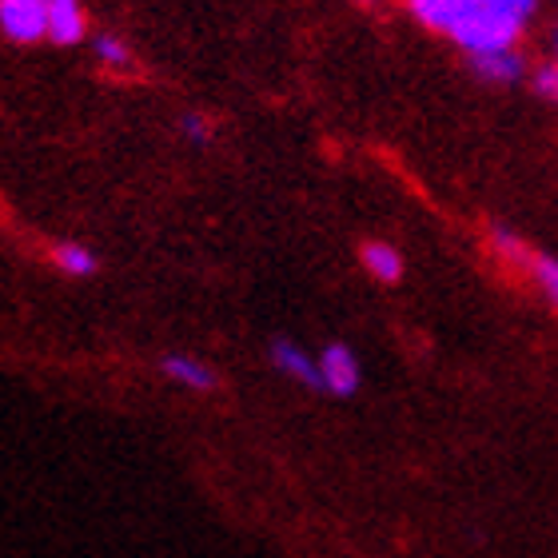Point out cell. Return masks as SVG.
Segmentation results:
<instances>
[{"instance_id": "8fae6325", "label": "cell", "mask_w": 558, "mask_h": 558, "mask_svg": "<svg viewBox=\"0 0 558 558\" xmlns=\"http://www.w3.org/2000/svg\"><path fill=\"white\" fill-rule=\"evenodd\" d=\"M531 88H535L543 100H558V60L555 64H538L531 72Z\"/></svg>"}, {"instance_id": "8992f818", "label": "cell", "mask_w": 558, "mask_h": 558, "mask_svg": "<svg viewBox=\"0 0 558 558\" xmlns=\"http://www.w3.org/2000/svg\"><path fill=\"white\" fill-rule=\"evenodd\" d=\"M48 36H52L57 45H76V40H84L81 0H48Z\"/></svg>"}, {"instance_id": "4fadbf2b", "label": "cell", "mask_w": 558, "mask_h": 558, "mask_svg": "<svg viewBox=\"0 0 558 558\" xmlns=\"http://www.w3.org/2000/svg\"><path fill=\"white\" fill-rule=\"evenodd\" d=\"M363 4H372V0H363Z\"/></svg>"}, {"instance_id": "9c48e42d", "label": "cell", "mask_w": 558, "mask_h": 558, "mask_svg": "<svg viewBox=\"0 0 558 558\" xmlns=\"http://www.w3.org/2000/svg\"><path fill=\"white\" fill-rule=\"evenodd\" d=\"M52 264H57L64 276L72 279H88L100 271V259H96L93 247H84V244H57L52 247Z\"/></svg>"}, {"instance_id": "7a4b0ae2", "label": "cell", "mask_w": 558, "mask_h": 558, "mask_svg": "<svg viewBox=\"0 0 558 558\" xmlns=\"http://www.w3.org/2000/svg\"><path fill=\"white\" fill-rule=\"evenodd\" d=\"M0 28L21 45L48 36V0H0Z\"/></svg>"}, {"instance_id": "3957f363", "label": "cell", "mask_w": 558, "mask_h": 558, "mask_svg": "<svg viewBox=\"0 0 558 558\" xmlns=\"http://www.w3.org/2000/svg\"><path fill=\"white\" fill-rule=\"evenodd\" d=\"M268 360H271V367H276L279 375H288L291 384H303V387H312V391H324V384H319V360H312L300 343H291V339H271Z\"/></svg>"}, {"instance_id": "ba28073f", "label": "cell", "mask_w": 558, "mask_h": 558, "mask_svg": "<svg viewBox=\"0 0 558 558\" xmlns=\"http://www.w3.org/2000/svg\"><path fill=\"white\" fill-rule=\"evenodd\" d=\"M475 72L483 81H495V84H511L523 76V57L514 52V48H495V52H478L471 57Z\"/></svg>"}, {"instance_id": "30bf717a", "label": "cell", "mask_w": 558, "mask_h": 558, "mask_svg": "<svg viewBox=\"0 0 558 558\" xmlns=\"http://www.w3.org/2000/svg\"><path fill=\"white\" fill-rule=\"evenodd\" d=\"M93 52H96V60H100V64H108V69H129V64H132V48L124 45L120 36L100 33L93 40Z\"/></svg>"}, {"instance_id": "6da1fadb", "label": "cell", "mask_w": 558, "mask_h": 558, "mask_svg": "<svg viewBox=\"0 0 558 558\" xmlns=\"http://www.w3.org/2000/svg\"><path fill=\"white\" fill-rule=\"evenodd\" d=\"M319 384H324L327 396H339V399H348L360 391L363 367L348 343H327V348L319 351Z\"/></svg>"}, {"instance_id": "277c9868", "label": "cell", "mask_w": 558, "mask_h": 558, "mask_svg": "<svg viewBox=\"0 0 558 558\" xmlns=\"http://www.w3.org/2000/svg\"><path fill=\"white\" fill-rule=\"evenodd\" d=\"M160 375H163V379H172L175 387L199 391V396H208V391H216V384H220V375L211 372L208 363L196 360V355H180V351H172V355H163V360H160Z\"/></svg>"}, {"instance_id": "7c38bea8", "label": "cell", "mask_w": 558, "mask_h": 558, "mask_svg": "<svg viewBox=\"0 0 558 558\" xmlns=\"http://www.w3.org/2000/svg\"><path fill=\"white\" fill-rule=\"evenodd\" d=\"M184 136L192 140V144H208V140H211V124L204 117H196V112H192V117H184Z\"/></svg>"}, {"instance_id": "5b68a950", "label": "cell", "mask_w": 558, "mask_h": 558, "mask_svg": "<svg viewBox=\"0 0 558 558\" xmlns=\"http://www.w3.org/2000/svg\"><path fill=\"white\" fill-rule=\"evenodd\" d=\"M514 271H526V279L538 288V295L558 312V259L555 256H538V252H531V244H526L523 256L514 259Z\"/></svg>"}, {"instance_id": "52a82bcc", "label": "cell", "mask_w": 558, "mask_h": 558, "mask_svg": "<svg viewBox=\"0 0 558 558\" xmlns=\"http://www.w3.org/2000/svg\"><path fill=\"white\" fill-rule=\"evenodd\" d=\"M360 264H363V271L372 279H379V283H399V279H403V256H399V247L384 244V240L363 244Z\"/></svg>"}]
</instances>
